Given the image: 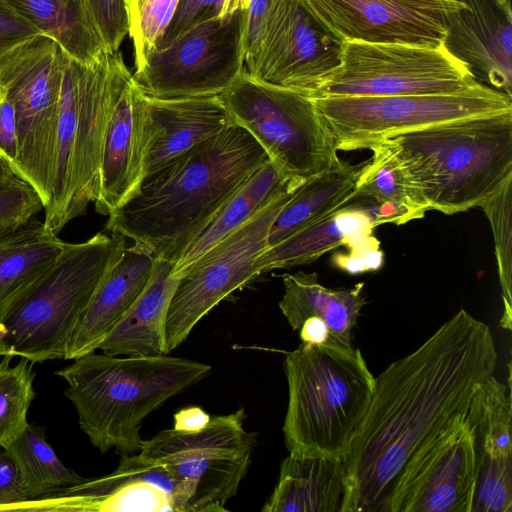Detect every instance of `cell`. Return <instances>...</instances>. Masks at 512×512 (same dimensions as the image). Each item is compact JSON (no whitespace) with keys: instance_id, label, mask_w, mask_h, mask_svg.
Listing matches in <instances>:
<instances>
[{"instance_id":"1","label":"cell","mask_w":512,"mask_h":512,"mask_svg":"<svg viewBox=\"0 0 512 512\" xmlns=\"http://www.w3.org/2000/svg\"><path fill=\"white\" fill-rule=\"evenodd\" d=\"M497 361L489 326L460 309L375 377L367 412L342 457L344 512H389L409 462L467 416Z\"/></svg>"},{"instance_id":"2","label":"cell","mask_w":512,"mask_h":512,"mask_svg":"<svg viewBox=\"0 0 512 512\" xmlns=\"http://www.w3.org/2000/svg\"><path fill=\"white\" fill-rule=\"evenodd\" d=\"M268 160L257 141L233 125L146 175L132 196L108 215L106 230L175 265L225 202Z\"/></svg>"},{"instance_id":"3","label":"cell","mask_w":512,"mask_h":512,"mask_svg":"<svg viewBox=\"0 0 512 512\" xmlns=\"http://www.w3.org/2000/svg\"><path fill=\"white\" fill-rule=\"evenodd\" d=\"M57 371L68 383L81 430L101 452L135 454L144 419L200 382L209 364L167 355L111 356L94 352Z\"/></svg>"},{"instance_id":"4","label":"cell","mask_w":512,"mask_h":512,"mask_svg":"<svg viewBox=\"0 0 512 512\" xmlns=\"http://www.w3.org/2000/svg\"><path fill=\"white\" fill-rule=\"evenodd\" d=\"M379 143L429 210L447 215L480 207L512 177V112L431 125Z\"/></svg>"},{"instance_id":"5","label":"cell","mask_w":512,"mask_h":512,"mask_svg":"<svg viewBox=\"0 0 512 512\" xmlns=\"http://www.w3.org/2000/svg\"><path fill=\"white\" fill-rule=\"evenodd\" d=\"M286 447L297 455L342 458L362 422L375 377L359 349L304 343L287 353Z\"/></svg>"},{"instance_id":"6","label":"cell","mask_w":512,"mask_h":512,"mask_svg":"<svg viewBox=\"0 0 512 512\" xmlns=\"http://www.w3.org/2000/svg\"><path fill=\"white\" fill-rule=\"evenodd\" d=\"M125 246L121 234L101 232L85 242L66 243L0 322L5 354L32 363L64 359L94 293Z\"/></svg>"},{"instance_id":"7","label":"cell","mask_w":512,"mask_h":512,"mask_svg":"<svg viewBox=\"0 0 512 512\" xmlns=\"http://www.w3.org/2000/svg\"><path fill=\"white\" fill-rule=\"evenodd\" d=\"M122 60L119 51L106 52L92 64L67 57L53 191L43 220L56 235L99 196L103 145Z\"/></svg>"},{"instance_id":"8","label":"cell","mask_w":512,"mask_h":512,"mask_svg":"<svg viewBox=\"0 0 512 512\" xmlns=\"http://www.w3.org/2000/svg\"><path fill=\"white\" fill-rule=\"evenodd\" d=\"M219 97L233 123L287 179L304 181L340 159L335 137L307 93L256 79L244 69Z\"/></svg>"},{"instance_id":"9","label":"cell","mask_w":512,"mask_h":512,"mask_svg":"<svg viewBox=\"0 0 512 512\" xmlns=\"http://www.w3.org/2000/svg\"><path fill=\"white\" fill-rule=\"evenodd\" d=\"M67 57L55 40L40 34L0 59V85L17 119L19 175L36 189L44 208L53 191Z\"/></svg>"},{"instance_id":"10","label":"cell","mask_w":512,"mask_h":512,"mask_svg":"<svg viewBox=\"0 0 512 512\" xmlns=\"http://www.w3.org/2000/svg\"><path fill=\"white\" fill-rule=\"evenodd\" d=\"M245 410L211 417L194 430L166 429L143 440L137 457L164 467L191 492L188 512L226 511L251 464L256 434Z\"/></svg>"},{"instance_id":"11","label":"cell","mask_w":512,"mask_h":512,"mask_svg":"<svg viewBox=\"0 0 512 512\" xmlns=\"http://www.w3.org/2000/svg\"><path fill=\"white\" fill-rule=\"evenodd\" d=\"M311 99L337 150L344 151L368 149L390 136L431 125L512 112L511 96L480 82L458 93Z\"/></svg>"},{"instance_id":"12","label":"cell","mask_w":512,"mask_h":512,"mask_svg":"<svg viewBox=\"0 0 512 512\" xmlns=\"http://www.w3.org/2000/svg\"><path fill=\"white\" fill-rule=\"evenodd\" d=\"M478 83L444 45L344 41L339 66L309 96L447 94Z\"/></svg>"},{"instance_id":"13","label":"cell","mask_w":512,"mask_h":512,"mask_svg":"<svg viewBox=\"0 0 512 512\" xmlns=\"http://www.w3.org/2000/svg\"><path fill=\"white\" fill-rule=\"evenodd\" d=\"M245 21L246 10L194 26L149 52L134 82L152 98L220 95L244 70Z\"/></svg>"},{"instance_id":"14","label":"cell","mask_w":512,"mask_h":512,"mask_svg":"<svg viewBox=\"0 0 512 512\" xmlns=\"http://www.w3.org/2000/svg\"><path fill=\"white\" fill-rule=\"evenodd\" d=\"M295 189L276 197L178 273L165 321L168 353L220 301L257 276L254 263L267 247L273 221Z\"/></svg>"},{"instance_id":"15","label":"cell","mask_w":512,"mask_h":512,"mask_svg":"<svg viewBox=\"0 0 512 512\" xmlns=\"http://www.w3.org/2000/svg\"><path fill=\"white\" fill-rule=\"evenodd\" d=\"M343 41L302 0H278L244 69L264 82L312 94L339 66Z\"/></svg>"},{"instance_id":"16","label":"cell","mask_w":512,"mask_h":512,"mask_svg":"<svg viewBox=\"0 0 512 512\" xmlns=\"http://www.w3.org/2000/svg\"><path fill=\"white\" fill-rule=\"evenodd\" d=\"M477 478L475 425L468 411L409 462L389 512H472Z\"/></svg>"},{"instance_id":"17","label":"cell","mask_w":512,"mask_h":512,"mask_svg":"<svg viewBox=\"0 0 512 512\" xmlns=\"http://www.w3.org/2000/svg\"><path fill=\"white\" fill-rule=\"evenodd\" d=\"M189 488L164 467L123 455L116 470L42 498L11 505L29 511L188 512Z\"/></svg>"},{"instance_id":"18","label":"cell","mask_w":512,"mask_h":512,"mask_svg":"<svg viewBox=\"0 0 512 512\" xmlns=\"http://www.w3.org/2000/svg\"><path fill=\"white\" fill-rule=\"evenodd\" d=\"M339 39L370 43L443 45L446 18L457 0H302Z\"/></svg>"},{"instance_id":"19","label":"cell","mask_w":512,"mask_h":512,"mask_svg":"<svg viewBox=\"0 0 512 512\" xmlns=\"http://www.w3.org/2000/svg\"><path fill=\"white\" fill-rule=\"evenodd\" d=\"M443 45L475 79L512 97L511 0H457Z\"/></svg>"},{"instance_id":"20","label":"cell","mask_w":512,"mask_h":512,"mask_svg":"<svg viewBox=\"0 0 512 512\" xmlns=\"http://www.w3.org/2000/svg\"><path fill=\"white\" fill-rule=\"evenodd\" d=\"M145 95L122 60L116 95L106 130L98 213L109 215L126 202L144 177Z\"/></svg>"},{"instance_id":"21","label":"cell","mask_w":512,"mask_h":512,"mask_svg":"<svg viewBox=\"0 0 512 512\" xmlns=\"http://www.w3.org/2000/svg\"><path fill=\"white\" fill-rule=\"evenodd\" d=\"M475 425L478 478L472 512H512V406L510 385L495 374L470 406Z\"/></svg>"},{"instance_id":"22","label":"cell","mask_w":512,"mask_h":512,"mask_svg":"<svg viewBox=\"0 0 512 512\" xmlns=\"http://www.w3.org/2000/svg\"><path fill=\"white\" fill-rule=\"evenodd\" d=\"M233 125L219 95L172 99L145 95L144 177Z\"/></svg>"},{"instance_id":"23","label":"cell","mask_w":512,"mask_h":512,"mask_svg":"<svg viewBox=\"0 0 512 512\" xmlns=\"http://www.w3.org/2000/svg\"><path fill=\"white\" fill-rule=\"evenodd\" d=\"M155 262L156 257L145 246L135 242L125 246L94 293L72 336L65 360L98 349L146 287Z\"/></svg>"},{"instance_id":"24","label":"cell","mask_w":512,"mask_h":512,"mask_svg":"<svg viewBox=\"0 0 512 512\" xmlns=\"http://www.w3.org/2000/svg\"><path fill=\"white\" fill-rule=\"evenodd\" d=\"M284 294L279 308L293 330L305 322L321 324L333 347L353 348V330L366 304L363 283L332 289L322 285L316 273L299 271L283 276Z\"/></svg>"},{"instance_id":"25","label":"cell","mask_w":512,"mask_h":512,"mask_svg":"<svg viewBox=\"0 0 512 512\" xmlns=\"http://www.w3.org/2000/svg\"><path fill=\"white\" fill-rule=\"evenodd\" d=\"M348 485L342 458L289 453L264 512H344Z\"/></svg>"},{"instance_id":"26","label":"cell","mask_w":512,"mask_h":512,"mask_svg":"<svg viewBox=\"0 0 512 512\" xmlns=\"http://www.w3.org/2000/svg\"><path fill=\"white\" fill-rule=\"evenodd\" d=\"M173 267L171 262L156 258L146 287L98 349L111 356L169 354L165 342V321L179 280Z\"/></svg>"},{"instance_id":"27","label":"cell","mask_w":512,"mask_h":512,"mask_svg":"<svg viewBox=\"0 0 512 512\" xmlns=\"http://www.w3.org/2000/svg\"><path fill=\"white\" fill-rule=\"evenodd\" d=\"M373 216L355 201L296 231L279 243L265 248L254 263L257 275L311 263L325 253L372 235Z\"/></svg>"},{"instance_id":"28","label":"cell","mask_w":512,"mask_h":512,"mask_svg":"<svg viewBox=\"0 0 512 512\" xmlns=\"http://www.w3.org/2000/svg\"><path fill=\"white\" fill-rule=\"evenodd\" d=\"M368 149L372 157L361 166L354 200L370 205L364 208L373 216L376 226L401 225L423 218L429 208L396 157L382 143Z\"/></svg>"},{"instance_id":"29","label":"cell","mask_w":512,"mask_h":512,"mask_svg":"<svg viewBox=\"0 0 512 512\" xmlns=\"http://www.w3.org/2000/svg\"><path fill=\"white\" fill-rule=\"evenodd\" d=\"M65 244L36 217L0 240V322L50 268Z\"/></svg>"},{"instance_id":"30","label":"cell","mask_w":512,"mask_h":512,"mask_svg":"<svg viewBox=\"0 0 512 512\" xmlns=\"http://www.w3.org/2000/svg\"><path fill=\"white\" fill-rule=\"evenodd\" d=\"M360 169L339 159L330 169L304 180L273 221L267 247L352 204Z\"/></svg>"},{"instance_id":"31","label":"cell","mask_w":512,"mask_h":512,"mask_svg":"<svg viewBox=\"0 0 512 512\" xmlns=\"http://www.w3.org/2000/svg\"><path fill=\"white\" fill-rule=\"evenodd\" d=\"M303 181L284 177L268 160L225 202L213 219L194 238L175 263L178 273L221 239L246 223L276 197Z\"/></svg>"},{"instance_id":"32","label":"cell","mask_w":512,"mask_h":512,"mask_svg":"<svg viewBox=\"0 0 512 512\" xmlns=\"http://www.w3.org/2000/svg\"><path fill=\"white\" fill-rule=\"evenodd\" d=\"M4 1L77 62L92 64L107 52L85 0Z\"/></svg>"},{"instance_id":"33","label":"cell","mask_w":512,"mask_h":512,"mask_svg":"<svg viewBox=\"0 0 512 512\" xmlns=\"http://www.w3.org/2000/svg\"><path fill=\"white\" fill-rule=\"evenodd\" d=\"M5 450L18 469L29 500L42 498L83 480L59 460L46 440L44 429L37 425L28 424Z\"/></svg>"},{"instance_id":"34","label":"cell","mask_w":512,"mask_h":512,"mask_svg":"<svg viewBox=\"0 0 512 512\" xmlns=\"http://www.w3.org/2000/svg\"><path fill=\"white\" fill-rule=\"evenodd\" d=\"M12 355L0 362V447H7L27 425V412L35 397L33 363L21 357L11 366Z\"/></svg>"},{"instance_id":"35","label":"cell","mask_w":512,"mask_h":512,"mask_svg":"<svg viewBox=\"0 0 512 512\" xmlns=\"http://www.w3.org/2000/svg\"><path fill=\"white\" fill-rule=\"evenodd\" d=\"M491 225L499 281L504 303L500 326L512 322V177L480 206Z\"/></svg>"},{"instance_id":"36","label":"cell","mask_w":512,"mask_h":512,"mask_svg":"<svg viewBox=\"0 0 512 512\" xmlns=\"http://www.w3.org/2000/svg\"><path fill=\"white\" fill-rule=\"evenodd\" d=\"M43 209L36 189L0 157V240Z\"/></svg>"},{"instance_id":"37","label":"cell","mask_w":512,"mask_h":512,"mask_svg":"<svg viewBox=\"0 0 512 512\" xmlns=\"http://www.w3.org/2000/svg\"><path fill=\"white\" fill-rule=\"evenodd\" d=\"M178 1L145 0L130 22L128 34L133 40L136 69L142 67L148 53L161 39L175 14Z\"/></svg>"},{"instance_id":"38","label":"cell","mask_w":512,"mask_h":512,"mask_svg":"<svg viewBox=\"0 0 512 512\" xmlns=\"http://www.w3.org/2000/svg\"><path fill=\"white\" fill-rule=\"evenodd\" d=\"M106 51H118L129 33L128 0H85Z\"/></svg>"},{"instance_id":"39","label":"cell","mask_w":512,"mask_h":512,"mask_svg":"<svg viewBox=\"0 0 512 512\" xmlns=\"http://www.w3.org/2000/svg\"><path fill=\"white\" fill-rule=\"evenodd\" d=\"M221 0H179L175 14L154 49H162L194 26L219 17Z\"/></svg>"},{"instance_id":"40","label":"cell","mask_w":512,"mask_h":512,"mask_svg":"<svg viewBox=\"0 0 512 512\" xmlns=\"http://www.w3.org/2000/svg\"><path fill=\"white\" fill-rule=\"evenodd\" d=\"M42 34L4 0H0V59L22 43Z\"/></svg>"},{"instance_id":"41","label":"cell","mask_w":512,"mask_h":512,"mask_svg":"<svg viewBox=\"0 0 512 512\" xmlns=\"http://www.w3.org/2000/svg\"><path fill=\"white\" fill-rule=\"evenodd\" d=\"M18 131L14 106L0 85V157L19 175Z\"/></svg>"},{"instance_id":"42","label":"cell","mask_w":512,"mask_h":512,"mask_svg":"<svg viewBox=\"0 0 512 512\" xmlns=\"http://www.w3.org/2000/svg\"><path fill=\"white\" fill-rule=\"evenodd\" d=\"M278 0H250L246 10V21L244 30V52L245 62L256 52L267 21Z\"/></svg>"},{"instance_id":"43","label":"cell","mask_w":512,"mask_h":512,"mask_svg":"<svg viewBox=\"0 0 512 512\" xmlns=\"http://www.w3.org/2000/svg\"><path fill=\"white\" fill-rule=\"evenodd\" d=\"M29 500L18 469L5 448L0 447V511Z\"/></svg>"},{"instance_id":"44","label":"cell","mask_w":512,"mask_h":512,"mask_svg":"<svg viewBox=\"0 0 512 512\" xmlns=\"http://www.w3.org/2000/svg\"><path fill=\"white\" fill-rule=\"evenodd\" d=\"M211 416L200 407H187L174 416V429L194 430L207 424Z\"/></svg>"},{"instance_id":"45","label":"cell","mask_w":512,"mask_h":512,"mask_svg":"<svg viewBox=\"0 0 512 512\" xmlns=\"http://www.w3.org/2000/svg\"><path fill=\"white\" fill-rule=\"evenodd\" d=\"M332 261L337 268L352 275L367 271L363 255L357 250H349L348 254L335 253Z\"/></svg>"},{"instance_id":"46","label":"cell","mask_w":512,"mask_h":512,"mask_svg":"<svg viewBox=\"0 0 512 512\" xmlns=\"http://www.w3.org/2000/svg\"><path fill=\"white\" fill-rule=\"evenodd\" d=\"M250 0H221L219 17L247 10Z\"/></svg>"},{"instance_id":"47","label":"cell","mask_w":512,"mask_h":512,"mask_svg":"<svg viewBox=\"0 0 512 512\" xmlns=\"http://www.w3.org/2000/svg\"><path fill=\"white\" fill-rule=\"evenodd\" d=\"M144 1L145 0H128V12L130 22L136 17Z\"/></svg>"},{"instance_id":"48","label":"cell","mask_w":512,"mask_h":512,"mask_svg":"<svg viewBox=\"0 0 512 512\" xmlns=\"http://www.w3.org/2000/svg\"><path fill=\"white\" fill-rule=\"evenodd\" d=\"M4 355H6V354H5L2 346L0 345V356H4Z\"/></svg>"}]
</instances>
